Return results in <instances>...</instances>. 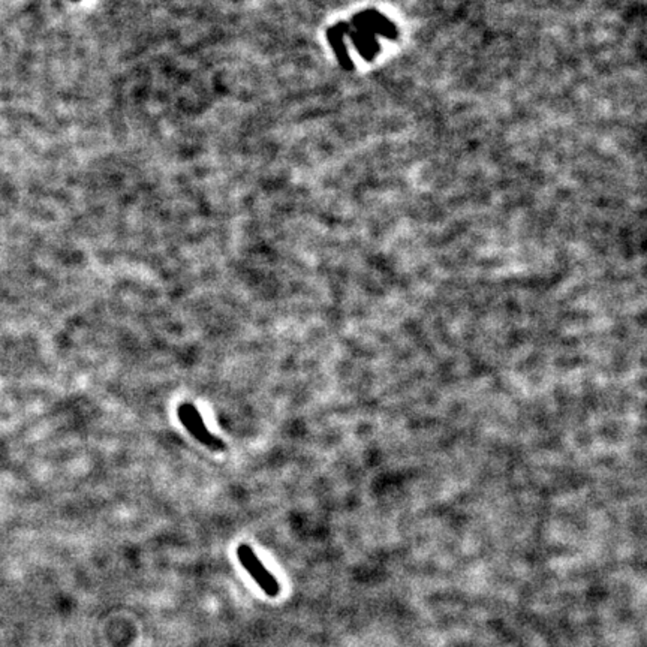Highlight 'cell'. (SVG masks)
I'll list each match as a JSON object with an SVG mask.
<instances>
[{
  "mask_svg": "<svg viewBox=\"0 0 647 647\" xmlns=\"http://www.w3.org/2000/svg\"><path fill=\"white\" fill-rule=\"evenodd\" d=\"M177 418L182 422V426L189 432L191 436L196 439L199 444H203L207 448L213 451L225 450V444L207 429L206 422L195 405L187 402L179 405Z\"/></svg>",
  "mask_w": 647,
  "mask_h": 647,
  "instance_id": "cell-1",
  "label": "cell"
},
{
  "mask_svg": "<svg viewBox=\"0 0 647 647\" xmlns=\"http://www.w3.org/2000/svg\"><path fill=\"white\" fill-rule=\"evenodd\" d=\"M237 558L241 563V567L249 572L251 577L255 580V583L261 587L263 592L270 596V598H275L276 595H279L280 592V587H279V583L277 580L273 577L272 572H270L264 565L263 562L258 559V556L255 555V551L249 547V546H246V544H241L237 547Z\"/></svg>",
  "mask_w": 647,
  "mask_h": 647,
  "instance_id": "cell-2",
  "label": "cell"
},
{
  "mask_svg": "<svg viewBox=\"0 0 647 647\" xmlns=\"http://www.w3.org/2000/svg\"><path fill=\"white\" fill-rule=\"evenodd\" d=\"M70 2H80V0H70Z\"/></svg>",
  "mask_w": 647,
  "mask_h": 647,
  "instance_id": "cell-3",
  "label": "cell"
}]
</instances>
